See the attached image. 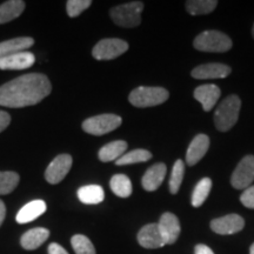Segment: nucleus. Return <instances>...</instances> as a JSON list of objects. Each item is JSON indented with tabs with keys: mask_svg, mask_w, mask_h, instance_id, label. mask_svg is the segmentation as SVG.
Listing matches in <instances>:
<instances>
[{
	"mask_svg": "<svg viewBox=\"0 0 254 254\" xmlns=\"http://www.w3.org/2000/svg\"><path fill=\"white\" fill-rule=\"evenodd\" d=\"M158 227L164 239L165 245H173L179 238L180 231H182L179 219L171 212H166V213L161 215L160 220L158 222Z\"/></svg>",
	"mask_w": 254,
	"mask_h": 254,
	"instance_id": "obj_10",
	"label": "nucleus"
},
{
	"mask_svg": "<svg viewBox=\"0 0 254 254\" xmlns=\"http://www.w3.org/2000/svg\"><path fill=\"white\" fill-rule=\"evenodd\" d=\"M78 199L82 204L97 205L104 201L105 192L104 189L99 185H87L82 186L77 192Z\"/></svg>",
	"mask_w": 254,
	"mask_h": 254,
	"instance_id": "obj_22",
	"label": "nucleus"
},
{
	"mask_svg": "<svg viewBox=\"0 0 254 254\" xmlns=\"http://www.w3.org/2000/svg\"><path fill=\"white\" fill-rule=\"evenodd\" d=\"M241 101L237 95H228L219 104L214 113L215 127L220 132H227L236 125L239 119Z\"/></svg>",
	"mask_w": 254,
	"mask_h": 254,
	"instance_id": "obj_2",
	"label": "nucleus"
},
{
	"mask_svg": "<svg viewBox=\"0 0 254 254\" xmlns=\"http://www.w3.org/2000/svg\"><path fill=\"white\" fill-rule=\"evenodd\" d=\"M71 244L75 254H97L94 245L86 236L75 234L72 237Z\"/></svg>",
	"mask_w": 254,
	"mask_h": 254,
	"instance_id": "obj_30",
	"label": "nucleus"
},
{
	"mask_svg": "<svg viewBox=\"0 0 254 254\" xmlns=\"http://www.w3.org/2000/svg\"><path fill=\"white\" fill-rule=\"evenodd\" d=\"M167 167L163 163L155 164L148 168L141 179V185L144 187V190H148V192H153V190H158L164 182Z\"/></svg>",
	"mask_w": 254,
	"mask_h": 254,
	"instance_id": "obj_17",
	"label": "nucleus"
},
{
	"mask_svg": "<svg viewBox=\"0 0 254 254\" xmlns=\"http://www.w3.org/2000/svg\"><path fill=\"white\" fill-rule=\"evenodd\" d=\"M47 251H49V254H68L67 251H66L63 246H60L59 244H57V243L50 244Z\"/></svg>",
	"mask_w": 254,
	"mask_h": 254,
	"instance_id": "obj_34",
	"label": "nucleus"
},
{
	"mask_svg": "<svg viewBox=\"0 0 254 254\" xmlns=\"http://www.w3.org/2000/svg\"><path fill=\"white\" fill-rule=\"evenodd\" d=\"M184 174H185V164L179 159L173 165L170 183H168V189H170V192L172 194H177L179 192L180 186H182L184 180Z\"/></svg>",
	"mask_w": 254,
	"mask_h": 254,
	"instance_id": "obj_28",
	"label": "nucleus"
},
{
	"mask_svg": "<svg viewBox=\"0 0 254 254\" xmlns=\"http://www.w3.org/2000/svg\"><path fill=\"white\" fill-rule=\"evenodd\" d=\"M47 206L44 200H33V201L28 202L18 212L15 220L18 224H28V222L36 220L39 218L41 214L46 212Z\"/></svg>",
	"mask_w": 254,
	"mask_h": 254,
	"instance_id": "obj_18",
	"label": "nucleus"
},
{
	"mask_svg": "<svg viewBox=\"0 0 254 254\" xmlns=\"http://www.w3.org/2000/svg\"><path fill=\"white\" fill-rule=\"evenodd\" d=\"M194 254H214V253H213V251L209 249L208 246L200 244V245L195 246Z\"/></svg>",
	"mask_w": 254,
	"mask_h": 254,
	"instance_id": "obj_35",
	"label": "nucleus"
},
{
	"mask_svg": "<svg viewBox=\"0 0 254 254\" xmlns=\"http://www.w3.org/2000/svg\"><path fill=\"white\" fill-rule=\"evenodd\" d=\"M217 5L215 0H190L186 2V9L192 15H202L214 11Z\"/></svg>",
	"mask_w": 254,
	"mask_h": 254,
	"instance_id": "obj_26",
	"label": "nucleus"
},
{
	"mask_svg": "<svg viewBox=\"0 0 254 254\" xmlns=\"http://www.w3.org/2000/svg\"><path fill=\"white\" fill-rule=\"evenodd\" d=\"M230 66L224 64H205L193 69L192 77L195 79H224L231 74Z\"/></svg>",
	"mask_w": 254,
	"mask_h": 254,
	"instance_id": "obj_14",
	"label": "nucleus"
},
{
	"mask_svg": "<svg viewBox=\"0 0 254 254\" xmlns=\"http://www.w3.org/2000/svg\"><path fill=\"white\" fill-rule=\"evenodd\" d=\"M128 50V44L118 38L103 39L92 50V56L97 60H112L120 57Z\"/></svg>",
	"mask_w": 254,
	"mask_h": 254,
	"instance_id": "obj_7",
	"label": "nucleus"
},
{
	"mask_svg": "<svg viewBox=\"0 0 254 254\" xmlns=\"http://www.w3.org/2000/svg\"><path fill=\"white\" fill-rule=\"evenodd\" d=\"M127 150V142L124 140H116L106 144L99 150L98 157L103 163H110V161H117L120 157L125 154Z\"/></svg>",
	"mask_w": 254,
	"mask_h": 254,
	"instance_id": "obj_21",
	"label": "nucleus"
},
{
	"mask_svg": "<svg viewBox=\"0 0 254 254\" xmlns=\"http://www.w3.org/2000/svg\"><path fill=\"white\" fill-rule=\"evenodd\" d=\"M254 182V155L241 159L231 178V184L237 190H246Z\"/></svg>",
	"mask_w": 254,
	"mask_h": 254,
	"instance_id": "obj_8",
	"label": "nucleus"
},
{
	"mask_svg": "<svg viewBox=\"0 0 254 254\" xmlns=\"http://www.w3.org/2000/svg\"><path fill=\"white\" fill-rule=\"evenodd\" d=\"M250 254H254V244L252 246H251V250H250Z\"/></svg>",
	"mask_w": 254,
	"mask_h": 254,
	"instance_id": "obj_37",
	"label": "nucleus"
},
{
	"mask_svg": "<svg viewBox=\"0 0 254 254\" xmlns=\"http://www.w3.org/2000/svg\"><path fill=\"white\" fill-rule=\"evenodd\" d=\"M25 1L23 0H8L0 5V25L14 20L24 12Z\"/></svg>",
	"mask_w": 254,
	"mask_h": 254,
	"instance_id": "obj_23",
	"label": "nucleus"
},
{
	"mask_svg": "<svg viewBox=\"0 0 254 254\" xmlns=\"http://www.w3.org/2000/svg\"><path fill=\"white\" fill-rule=\"evenodd\" d=\"M142 9L144 4L141 1H131L111 8L110 15L118 26L132 28L140 25Z\"/></svg>",
	"mask_w": 254,
	"mask_h": 254,
	"instance_id": "obj_3",
	"label": "nucleus"
},
{
	"mask_svg": "<svg viewBox=\"0 0 254 254\" xmlns=\"http://www.w3.org/2000/svg\"><path fill=\"white\" fill-rule=\"evenodd\" d=\"M34 40L31 37H19L5 40L0 43V58L15 55V53L26 52L27 49L33 46Z\"/></svg>",
	"mask_w": 254,
	"mask_h": 254,
	"instance_id": "obj_19",
	"label": "nucleus"
},
{
	"mask_svg": "<svg viewBox=\"0 0 254 254\" xmlns=\"http://www.w3.org/2000/svg\"><path fill=\"white\" fill-rule=\"evenodd\" d=\"M110 187L112 192L120 198H128L132 194V183L129 178L125 174H116L110 182Z\"/></svg>",
	"mask_w": 254,
	"mask_h": 254,
	"instance_id": "obj_24",
	"label": "nucleus"
},
{
	"mask_svg": "<svg viewBox=\"0 0 254 254\" xmlns=\"http://www.w3.org/2000/svg\"><path fill=\"white\" fill-rule=\"evenodd\" d=\"M52 91L49 78L41 73H28L0 86V106L21 109L33 106Z\"/></svg>",
	"mask_w": 254,
	"mask_h": 254,
	"instance_id": "obj_1",
	"label": "nucleus"
},
{
	"mask_svg": "<svg viewBox=\"0 0 254 254\" xmlns=\"http://www.w3.org/2000/svg\"><path fill=\"white\" fill-rule=\"evenodd\" d=\"M209 147V138L206 134H198L193 138L186 153V164L194 166L204 158Z\"/></svg>",
	"mask_w": 254,
	"mask_h": 254,
	"instance_id": "obj_16",
	"label": "nucleus"
},
{
	"mask_svg": "<svg viewBox=\"0 0 254 254\" xmlns=\"http://www.w3.org/2000/svg\"><path fill=\"white\" fill-rule=\"evenodd\" d=\"M152 158V153L147 150H142V148H138V150H133L128 153H125L123 157H120L116 164L118 166H124V165H133L138 163H145L148 161Z\"/></svg>",
	"mask_w": 254,
	"mask_h": 254,
	"instance_id": "obj_27",
	"label": "nucleus"
},
{
	"mask_svg": "<svg viewBox=\"0 0 254 254\" xmlns=\"http://www.w3.org/2000/svg\"><path fill=\"white\" fill-rule=\"evenodd\" d=\"M168 97H170V93L163 87L140 86L134 88L129 93L128 100L133 106L145 109V107L157 106V105L165 103Z\"/></svg>",
	"mask_w": 254,
	"mask_h": 254,
	"instance_id": "obj_4",
	"label": "nucleus"
},
{
	"mask_svg": "<svg viewBox=\"0 0 254 254\" xmlns=\"http://www.w3.org/2000/svg\"><path fill=\"white\" fill-rule=\"evenodd\" d=\"M19 174L15 172H0V195L8 194V193L13 192L15 187L18 186Z\"/></svg>",
	"mask_w": 254,
	"mask_h": 254,
	"instance_id": "obj_29",
	"label": "nucleus"
},
{
	"mask_svg": "<svg viewBox=\"0 0 254 254\" xmlns=\"http://www.w3.org/2000/svg\"><path fill=\"white\" fill-rule=\"evenodd\" d=\"M138 243L144 249L153 250L164 247L165 243L159 231L158 224L145 225L138 233Z\"/></svg>",
	"mask_w": 254,
	"mask_h": 254,
	"instance_id": "obj_13",
	"label": "nucleus"
},
{
	"mask_svg": "<svg viewBox=\"0 0 254 254\" xmlns=\"http://www.w3.org/2000/svg\"><path fill=\"white\" fill-rule=\"evenodd\" d=\"M193 45L201 52H227L232 49L231 38L219 31H205L194 39Z\"/></svg>",
	"mask_w": 254,
	"mask_h": 254,
	"instance_id": "obj_5",
	"label": "nucleus"
},
{
	"mask_svg": "<svg viewBox=\"0 0 254 254\" xmlns=\"http://www.w3.org/2000/svg\"><path fill=\"white\" fill-rule=\"evenodd\" d=\"M11 123V117L5 111H0V133L6 129Z\"/></svg>",
	"mask_w": 254,
	"mask_h": 254,
	"instance_id": "obj_33",
	"label": "nucleus"
},
{
	"mask_svg": "<svg viewBox=\"0 0 254 254\" xmlns=\"http://www.w3.org/2000/svg\"><path fill=\"white\" fill-rule=\"evenodd\" d=\"M221 95V91L217 85L206 84L198 86L194 90V98L202 105V109L206 112H209L217 105Z\"/></svg>",
	"mask_w": 254,
	"mask_h": 254,
	"instance_id": "obj_15",
	"label": "nucleus"
},
{
	"mask_svg": "<svg viewBox=\"0 0 254 254\" xmlns=\"http://www.w3.org/2000/svg\"><path fill=\"white\" fill-rule=\"evenodd\" d=\"M6 217V207L2 200H0V226L2 225V222L5 220Z\"/></svg>",
	"mask_w": 254,
	"mask_h": 254,
	"instance_id": "obj_36",
	"label": "nucleus"
},
{
	"mask_svg": "<svg viewBox=\"0 0 254 254\" xmlns=\"http://www.w3.org/2000/svg\"><path fill=\"white\" fill-rule=\"evenodd\" d=\"M50 231L47 228L37 227L32 228V230L25 232L20 238L21 247L27 251L37 250L38 247L43 245L45 241L49 239Z\"/></svg>",
	"mask_w": 254,
	"mask_h": 254,
	"instance_id": "obj_20",
	"label": "nucleus"
},
{
	"mask_svg": "<svg viewBox=\"0 0 254 254\" xmlns=\"http://www.w3.org/2000/svg\"><path fill=\"white\" fill-rule=\"evenodd\" d=\"M240 201L245 207L254 209V186H250L240 195Z\"/></svg>",
	"mask_w": 254,
	"mask_h": 254,
	"instance_id": "obj_32",
	"label": "nucleus"
},
{
	"mask_svg": "<svg viewBox=\"0 0 254 254\" xmlns=\"http://www.w3.org/2000/svg\"><path fill=\"white\" fill-rule=\"evenodd\" d=\"M123 119L117 114H100L82 123V129L92 135H104L114 131L122 125Z\"/></svg>",
	"mask_w": 254,
	"mask_h": 254,
	"instance_id": "obj_6",
	"label": "nucleus"
},
{
	"mask_svg": "<svg viewBox=\"0 0 254 254\" xmlns=\"http://www.w3.org/2000/svg\"><path fill=\"white\" fill-rule=\"evenodd\" d=\"M36 63V57L31 52H20L15 55L0 58V69L2 71H18L26 69L33 66Z\"/></svg>",
	"mask_w": 254,
	"mask_h": 254,
	"instance_id": "obj_12",
	"label": "nucleus"
},
{
	"mask_svg": "<svg viewBox=\"0 0 254 254\" xmlns=\"http://www.w3.org/2000/svg\"><path fill=\"white\" fill-rule=\"evenodd\" d=\"M92 5L91 0H68L66 2V9L67 14L71 18L78 17L85 9H87Z\"/></svg>",
	"mask_w": 254,
	"mask_h": 254,
	"instance_id": "obj_31",
	"label": "nucleus"
},
{
	"mask_svg": "<svg viewBox=\"0 0 254 254\" xmlns=\"http://www.w3.org/2000/svg\"><path fill=\"white\" fill-rule=\"evenodd\" d=\"M252 36L254 38V25H253V28H252Z\"/></svg>",
	"mask_w": 254,
	"mask_h": 254,
	"instance_id": "obj_38",
	"label": "nucleus"
},
{
	"mask_svg": "<svg viewBox=\"0 0 254 254\" xmlns=\"http://www.w3.org/2000/svg\"><path fill=\"white\" fill-rule=\"evenodd\" d=\"M212 189V180L209 178H202L200 182L196 184L192 193V202L193 207H200L205 202V200L208 198L209 192Z\"/></svg>",
	"mask_w": 254,
	"mask_h": 254,
	"instance_id": "obj_25",
	"label": "nucleus"
},
{
	"mask_svg": "<svg viewBox=\"0 0 254 254\" xmlns=\"http://www.w3.org/2000/svg\"><path fill=\"white\" fill-rule=\"evenodd\" d=\"M73 159L69 154H59L46 168L45 179L51 185H57L67 176L72 167Z\"/></svg>",
	"mask_w": 254,
	"mask_h": 254,
	"instance_id": "obj_9",
	"label": "nucleus"
},
{
	"mask_svg": "<svg viewBox=\"0 0 254 254\" xmlns=\"http://www.w3.org/2000/svg\"><path fill=\"white\" fill-rule=\"evenodd\" d=\"M244 227H245V220L239 214H228L211 221V230L221 236L238 233Z\"/></svg>",
	"mask_w": 254,
	"mask_h": 254,
	"instance_id": "obj_11",
	"label": "nucleus"
}]
</instances>
